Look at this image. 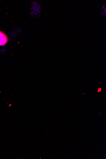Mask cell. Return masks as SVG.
I'll return each mask as SVG.
<instances>
[{
	"instance_id": "cell-1",
	"label": "cell",
	"mask_w": 106,
	"mask_h": 159,
	"mask_svg": "<svg viewBox=\"0 0 106 159\" xmlns=\"http://www.w3.org/2000/svg\"><path fill=\"white\" fill-rule=\"evenodd\" d=\"M8 41V36L2 32L0 31V46H4Z\"/></svg>"
},
{
	"instance_id": "cell-2",
	"label": "cell",
	"mask_w": 106,
	"mask_h": 159,
	"mask_svg": "<svg viewBox=\"0 0 106 159\" xmlns=\"http://www.w3.org/2000/svg\"><path fill=\"white\" fill-rule=\"evenodd\" d=\"M33 9H34L33 14L37 15L40 14V6L37 3H34L33 5Z\"/></svg>"
}]
</instances>
